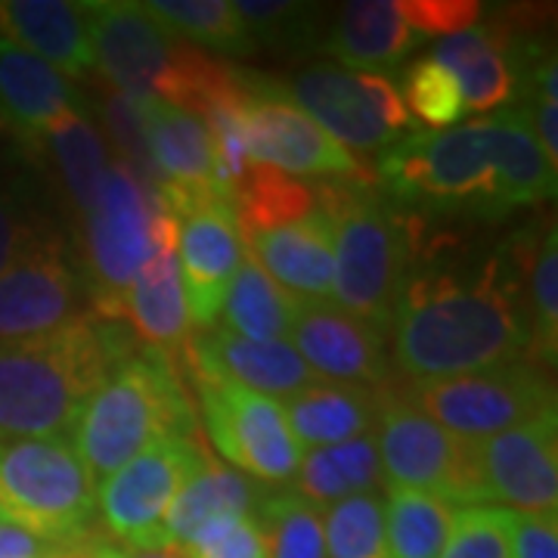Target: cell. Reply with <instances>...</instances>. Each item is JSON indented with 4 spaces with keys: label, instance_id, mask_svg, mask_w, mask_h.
Listing matches in <instances>:
<instances>
[{
    "label": "cell",
    "instance_id": "bcb514c9",
    "mask_svg": "<svg viewBox=\"0 0 558 558\" xmlns=\"http://www.w3.org/2000/svg\"><path fill=\"white\" fill-rule=\"evenodd\" d=\"M60 549L62 546L44 543V539L32 537L28 531H22L16 524L0 519V558H50Z\"/></svg>",
    "mask_w": 558,
    "mask_h": 558
},
{
    "label": "cell",
    "instance_id": "7a4b0ae2",
    "mask_svg": "<svg viewBox=\"0 0 558 558\" xmlns=\"http://www.w3.org/2000/svg\"><path fill=\"white\" fill-rule=\"evenodd\" d=\"M137 348L124 323L87 311L53 336L0 344V440L69 438L87 400Z\"/></svg>",
    "mask_w": 558,
    "mask_h": 558
},
{
    "label": "cell",
    "instance_id": "7402d4cb",
    "mask_svg": "<svg viewBox=\"0 0 558 558\" xmlns=\"http://www.w3.org/2000/svg\"><path fill=\"white\" fill-rule=\"evenodd\" d=\"M0 38L53 65L65 78L97 72L84 3L72 0H0Z\"/></svg>",
    "mask_w": 558,
    "mask_h": 558
},
{
    "label": "cell",
    "instance_id": "681fc988",
    "mask_svg": "<svg viewBox=\"0 0 558 558\" xmlns=\"http://www.w3.org/2000/svg\"><path fill=\"white\" fill-rule=\"evenodd\" d=\"M50 558H90L87 549H78V546H69V549H60V553H53Z\"/></svg>",
    "mask_w": 558,
    "mask_h": 558
},
{
    "label": "cell",
    "instance_id": "277c9868",
    "mask_svg": "<svg viewBox=\"0 0 558 558\" xmlns=\"http://www.w3.org/2000/svg\"><path fill=\"white\" fill-rule=\"evenodd\" d=\"M196 432L199 422L180 379L178 357L140 344L87 400L72 444L100 490L102 481L149 444L193 438Z\"/></svg>",
    "mask_w": 558,
    "mask_h": 558
},
{
    "label": "cell",
    "instance_id": "d6a6232c",
    "mask_svg": "<svg viewBox=\"0 0 558 558\" xmlns=\"http://www.w3.org/2000/svg\"><path fill=\"white\" fill-rule=\"evenodd\" d=\"M299 301L282 292L255 260H242L220 307L223 329L252 341H289Z\"/></svg>",
    "mask_w": 558,
    "mask_h": 558
},
{
    "label": "cell",
    "instance_id": "1f68e13d",
    "mask_svg": "<svg viewBox=\"0 0 558 558\" xmlns=\"http://www.w3.org/2000/svg\"><path fill=\"white\" fill-rule=\"evenodd\" d=\"M230 208L236 218L240 240H252L258 233H267V230H277V227L314 215L319 202L314 183H304L292 174H282L277 168L248 161L240 186L233 190Z\"/></svg>",
    "mask_w": 558,
    "mask_h": 558
},
{
    "label": "cell",
    "instance_id": "c3c4849f",
    "mask_svg": "<svg viewBox=\"0 0 558 558\" xmlns=\"http://www.w3.org/2000/svg\"><path fill=\"white\" fill-rule=\"evenodd\" d=\"M87 553H90V558H124V553H121V549H116V546H106V543L90 546Z\"/></svg>",
    "mask_w": 558,
    "mask_h": 558
},
{
    "label": "cell",
    "instance_id": "2e32d148",
    "mask_svg": "<svg viewBox=\"0 0 558 558\" xmlns=\"http://www.w3.org/2000/svg\"><path fill=\"white\" fill-rule=\"evenodd\" d=\"M484 502L519 515L558 512V413L478 440Z\"/></svg>",
    "mask_w": 558,
    "mask_h": 558
},
{
    "label": "cell",
    "instance_id": "ba28073f",
    "mask_svg": "<svg viewBox=\"0 0 558 558\" xmlns=\"http://www.w3.org/2000/svg\"><path fill=\"white\" fill-rule=\"evenodd\" d=\"M398 391L418 413L465 440L497 438L509 428L556 413L553 376L546 373V366L531 360H515L450 379H398Z\"/></svg>",
    "mask_w": 558,
    "mask_h": 558
},
{
    "label": "cell",
    "instance_id": "7c38bea8",
    "mask_svg": "<svg viewBox=\"0 0 558 558\" xmlns=\"http://www.w3.org/2000/svg\"><path fill=\"white\" fill-rule=\"evenodd\" d=\"M190 381L196 388L205 432L230 469L264 487L295 478L304 450L292 438L279 400L233 381Z\"/></svg>",
    "mask_w": 558,
    "mask_h": 558
},
{
    "label": "cell",
    "instance_id": "44dd1931",
    "mask_svg": "<svg viewBox=\"0 0 558 558\" xmlns=\"http://www.w3.org/2000/svg\"><path fill=\"white\" fill-rule=\"evenodd\" d=\"M78 106L84 94L75 81L0 38V131L32 159H38L44 131Z\"/></svg>",
    "mask_w": 558,
    "mask_h": 558
},
{
    "label": "cell",
    "instance_id": "f35d334b",
    "mask_svg": "<svg viewBox=\"0 0 558 558\" xmlns=\"http://www.w3.org/2000/svg\"><path fill=\"white\" fill-rule=\"evenodd\" d=\"M403 109L413 112L432 131H447L465 116V102L457 78L438 60L425 57L407 65L403 72Z\"/></svg>",
    "mask_w": 558,
    "mask_h": 558
},
{
    "label": "cell",
    "instance_id": "4fadbf2b",
    "mask_svg": "<svg viewBox=\"0 0 558 558\" xmlns=\"http://www.w3.org/2000/svg\"><path fill=\"white\" fill-rule=\"evenodd\" d=\"M196 435L156 440L102 481L97 509L109 537L131 549H156L161 521L205 457V444Z\"/></svg>",
    "mask_w": 558,
    "mask_h": 558
},
{
    "label": "cell",
    "instance_id": "f6af8a7d",
    "mask_svg": "<svg viewBox=\"0 0 558 558\" xmlns=\"http://www.w3.org/2000/svg\"><path fill=\"white\" fill-rule=\"evenodd\" d=\"M512 558H558V512L553 515L512 512Z\"/></svg>",
    "mask_w": 558,
    "mask_h": 558
},
{
    "label": "cell",
    "instance_id": "d6986e66",
    "mask_svg": "<svg viewBox=\"0 0 558 558\" xmlns=\"http://www.w3.org/2000/svg\"><path fill=\"white\" fill-rule=\"evenodd\" d=\"M178 233V220L168 211H159L153 220V258L140 267L119 307V323L128 326L137 344L165 351L171 357H178L193 332L180 282Z\"/></svg>",
    "mask_w": 558,
    "mask_h": 558
},
{
    "label": "cell",
    "instance_id": "603a6c76",
    "mask_svg": "<svg viewBox=\"0 0 558 558\" xmlns=\"http://www.w3.org/2000/svg\"><path fill=\"white\" fill-rule=\"evenodd\" d=\"M242 248L245 258L255 260L295 301L332 299V277H336L332 223L323 215V208L295 223L242 240Z\"/></svg>",
    "mask_w": 558,
    "mask_h": 558
},
{
    "label": "cell",
    "instance_id": "d590c367",
    "mask_svg": "<svg viewBox=\"0 0 558 558\" xmlns=\"http://www.w3.org/2000/svg\"><path fill=\"white\" fill-rule=\"evenodd\" d=\"M457 506L418 494V490H388L385 497V553L381 558H438Z\"/></svg>",
    "mask_w": 558,
    "mask_h": 558
},
{
    "label": "cell",
    "instance_id": "3957f363",
    "mask_svg": "<svg viewBox=\"0 0 558 558\" xmlns=\"http://www.w3.org/2000/svg\"><path fill=\"white\" fill-rule=\"evenodd\" d=\"M314 190L323 215L332 223V304L388 339L400 279L407 274L422 218L400 211L379 183L319 180Z\"/></svg>",
    "mask_w": 558,
    "mask_h": 558
},
{
    "label": "cell",
    "instance_id": "8fae6325",
    "mask_svg": "<svg viewBox=\"0 0 558 558\" xmlns=\"http://www.w3.org/2000/svg\"><path fill=\"white\" fill-rule=\"evenodd\" d=\"M282 90L354 156L379 153L410 128L400 90L385 75H363L323 62L301 69Z\"/></svg>",
    "mask_w": 558,
    "mask_h": 558
},
{
    "label": "cell",
    "instance_id": "9c48e42d",
    "mask_svg": "<svg viewBox=\"0 0 558 558\" xmlns=\"http://www.w3.org/2000/svg\"><path fill=\"white\" fill-rule=\"evenodd\" d=\"M376 428L385 490H418L459 509L487 506L478 440L459 438L418 413L398 391V381L388 385Z\"/></svg>",
    "mask_w": 558,
    "mask_h": 558
},
{
    "label": "cell",
    "instance_id": "e575fe53",
    "mask_svg": "<svg viewBox=\"0 0 558 558\" xmlns=\"http://www.w3.org/2000/svg\"><path fill=\"white\" fill-rule=\"evenodd\" d=\"M146 10L174 35L193 47H208L223 57L245 60L258 50L248 25L233 0H153Z\"/></svg>",
    "mask_w": 558,
    "mask_h": 558
},
{
    "label": "cell",
    "instance_id": "d4e9b609",
    "mask_svg": "<svg viewBox=\"0 0 558 558\" xmlns=\"http://www.w3.org/2000/svg\"><path fill=\"white\" fill-rule=\"evenodd\" d=\"M264 497H267L264 484L211 459V453L205 450L202 465L180 487V494L161 521L156 549H183L215 521L248 519L258 512Z\"/></svg>",
    "mask_w": 558,
    "mask_h": 558
},
{
    "label": "cell",
    "instance_id": "74e56055",
    "mask_svg": "<svg viewBox=\"0 0 558 558\" xmlns=\"http://www.w3.org/2000/svg\"><path fill=\"white\" fill-rule=\"evenodd\" d=\"M326 558H381L385 553V499L360 494L332 502L323 515Z\"/></svg>",
    "mask_w": 558,
    "mask_h": 558
},
{
    "label": "cell",
    "instance_id": "8d00e7d4",
    "mask_svg": "<svg viewBox=\"0 0 558 558\" xmlns=\"http://www.w3.org/2000/svg\"><path fill=\"white\" fill-rule=\"evenodd\" d=\"M270 558H326L323 509L295 490H274L255 512Z\"/></svg>",
    "mask_w": 558,
    "mask_h": 558
},
{
    "label": "cell",
    "instance_id": "ee69618b",
    "mask_svg": "<svg viewBox=\"0 0 558 558\" xmlns=\"http://www.w3.org/2000/svg\"><path fill=\"white\" fill-rule=\"evenodd\" d=\"M398 10L422 40L453 38L484 16V3L478 0H398Z\"/></svg>",
    "mask_w": 558,
    "mask_h": 558
},
{
    "label": "cell",
    "instance_id": "f546056e",
    "mask_svg": "<svg viewBox=\"0 0 558 558\" xmlns=\"http://www.w3.org/2000/svg\"><path fill=\"white\" fill-rule=\"evenodd\" d=\"M295 478V494L317 509H329L332 502L360 494H376L385 487L376 435L369 432L348 444L304 450Z\"/></svg>",
    "mask_w": 558,
    "mask_h": 558
},
{
    "label": "cell",
    "instance_id": "6da1fadb",
    "mask_svg": "<svg viewBox=\"0 0 558 558\" xmlns=\"http://www.w3.org/2000/svg\"><path fill=\"white\" fill-rule=\"evenodd\" d=\"M388 341L400 381L450 379L527 360V311L509 248L472 258L453 236L418 230Z\"/></svg>",
    "mask_w": 558,
    "mask_h": 558
},
{
    "label": "cell",
    "instance_id": "484cf974",
    "mask_svg": "<svg viewBox=\"0 0 558 558\" xmlns=\"http://www.w3.org/2000/svg\"><path fill=\"white\" fill-rule=\"evenodd\" d=\"M418 40L400 16L398 0H351L339 7L319 50L339 62V69L381 75V69H398Z\"/></svg>",
    "mask_w": 558,
    "mask_h": 558
},
{
    "label": "cell",
    "instance_id": "9a60e30c",
    "mask_svg": "<svg viewBox=\"0 0 558 558\" xmlns=\"http://www.w3.org/2000/svg\"><path fill=\"white\" fill-rule=\"evenodd\" d=\"M84 13L97 75L137 106L156 100V81L178 38L146 10V3L134 0H90L84 3Z\"/></svg>",
    "mask_w": 558,
    "mask_h": 558
},
{
    "label": "cell",
    "instance_id": "30bf717a",
    "mask_svg": "<svg viewBox=\"0 0 558 558\" xmlns=\"http://www.w3.org/2000/svg\"><path fill=\"white\" fill-rule=\"evenodd\" d=\"M242 143L252 165H267L292 178L379 183L376 168L344 149L317 121L307 119L277 81L255 75L242 112Z\"/></svg>",
    "mask_w": 558,
    "mask_h": 558
},
{
    "label": "cell",
    "instance_id": "e0dca14e",
    "mask_svg": "<svg viewBox=\"0 0 558 558\" xmlns=\"http://www.w3.org/2000/svg\"><path fill=\"white\" fill-rule=\"evenodd\" d=\"M289 344L319 379L376 388L398 381L388 339L332 301H299Z\"/></svg>",
    "mask_w": 558,
    "mask_h": 558
},
{
    "label": "cell",
    "instance_id": "7bdbcfd3",
    "mask_svg": "<svg viewBox=\"0 0 558 558\" xmlns=\"http://www.w3.org/2000/svg\"><path fill=\"white\" fill-rule=\"evenodd\" d=\"M174 553L180 558H270L255 515L215 521L193 543Z\"/></svg>",
    "mask_w": 558,
    "mask_h": 558
},
{
    "label": "cell",
    "instance_id": "ffe728a7",
    "mask_svg": "<svg viewBox=\"0 0 558 558\" xmlns=\"http://www.w3.org/2000/svg\"><path fill=\"white\" fill-rule=\"evenodd\" d=\"M180 282L193 329L218 326L227 289L245 260L233 208L227 202L205 205L180 220Z\"/></svg>",
    "mask_w": 558,
    "mask_h": 558
},
{
    "label": "cell",
    "instance_id": "4316f807",
    "mask_svg": "<svg viewBox=\"0 0 558 558\" xmlns=\"http://www.w3.org/2000/svg\"><path fill=\"white\" fill-rule=\"evenodd\" d=\"M38 159H47L50 165L62 202L78 227L81 220L90 215L94 202L100 196L102 180L112 168V156L94 124L87 100L78 109L62 112L60 119L44 131Z\"/></svg>",
    "mask_w": 558,
    "mask_h": 558
},
{
    "label": "cell",
    "instance_id": "83f0119b",
    "mask_svg": "<svg viewBox=\"0 0 558 558\" xmlns=\"http://www.w3.org/2000/svg\"><path fill=\"white\" fill-rule=\"evenodd\" d=\"M490 124V156H494V202L490 215H509L515 208L543 205L556 196V168L546 161L531 124L519 106H506L497 116H487Z\"/></svg>",
    "mask_w": 558,
    "mask_h": 558
},
{
    "label": "cell",
    "instance_id": "b9f144b4",
    "mask_svg": "<svg viewBox=\"0 0 558 558\" xmlns=\"http://www.w3.org/2000/svg\"><path fill=\"white\" fill-rule=\"evenodd\" d=\"M242 22L248 25L252 38L301 50L311 38H317L314 25L319 20V7L292 3V0H233Z\"/></svg>",
    "mask_w": 558,
    "mask_h": 558
},
{
    "label": "cell",
    "instance_id": "5b68a950",
    "mask_svg": "<svg viewBox=\"0 0 558 558\" xmlns=\"http://www.w3.org/2000/svg\"><path fill=\"white\" fill-rule=\"evenodd\" d=\"M0 519L62 549L87 537L97 484L72 438L0 440Z\"/></svg>",
    "mask_w": 558,
    "mask_h": 558
},
{
    "label": "cell",
    "instance_id": "52a82bcc",
    "mask_svg": "<svg viewBox=\"0 0 558 558\" xmlns=\"http://www.w3.org/2000/svg\"><path fill=\"white\" fill-rule=\"evenodd\" d=\"M161 211L159 199L131 171L112 161L90 215L75 227L78 264L87 314L119 323L124 292L153 258V220Z\"/></svg>",
    "mask_w": 558,
    "mask_h": 558
},
{
    "label": "cell",
    "instance_id": "ac0fdd59",
    "mask_svg": "<svg viewBox=\"0 0 558 558\" xmlns=\"http://www.w3.org/2000/svg\"><path fill=\"white\" fill-rule=\"evenodd\" d=\"M190 379L233 381L248 391L286 400L319 379L289 341H252L223 326L193 329L178 354Z\"/></svg>",
    "mask_w": 558,
    "mask_h": 558
},
{
    "label": "cell",
    "instance_id": "ab89813d",
    "mask_svg": "<svg viewBox=\"0 0 558 558\" xmlns=\"http://www.w3.org/2000/svg\"><path fill=\"white\" fill-rule=\"evenodd\" d=\"M438 558H512V512L499 506H462Z\"/></svg>",
    "mask_w": 558,
    "mask_h": 558
},
{
    "label": "cell",
    "instance_id": "4dcf8cb0",
    "mask_svg": "<svg viewBox=\"0 0 558 558\" xmlns=\"http://www.w3.org/2000/svg\"><path fill=\"white\" fill-rule=\"evenodd\" d=\"M432 60H438L457 78L465 112L487 116L512 97V69L487 22H478L453 38H440Z\"/></svg>",
    "mask_w": 558,
    "mask_h": 558
},
{
    "label": "cell",
    "instance_id": "7dc6e473",
    "mask_svg": "<svg viewBox=\"0 0 558 558\" xmlns=\"http://www.w3.org/2000/svg\"><path fill=\"white\" fill-rule=\"evenodd\" d=\"M124 553V549H121ZM124 558H180L174 549H134V553H124Z\"/></svg>",
    "mask_w": 558,
    "mask_h": 558
},
{
    "label": "cell",
    "instance_id": "836d02e7",
    "mask_svg": "<svg viewBox=\"0 0 558 558\" xmlns=\"http://www.w3.org/2000/svg\"><path fill=\"white\" fill-rule=\"evenodd\" d=\"M87 109H94V124L106 140V149L116 165L124 171H131L134 178L156 196L161 186L159 171L149 156V143H146V128H143V116H140L137 102H131L119 87H112L102 75H90L84 78L81 87Z\"/></svg>",
    "mask_w": 558,
    "mask_h": 558
},
{
    "label": "cell",
    "instance_id": "cb8c5ba5",
    "mask_svg": "<svg viewBox=\"0 0 558 558\" xmlns=\"http://www.w3.org/2000/svg\"><path fill=\"white\" fill-rule=\"evenodd\" d=\"M385 395L388 385L317 379L299 395L279 400V407L301 450H317L369 435L379 425Z\"/></svg>",
    "mask_w": 558,
    "mask_h": 558
},
{
    "label": "cell",
    "instance_id": "60d3db41",
    "mask_svg": "<svg viewBox=\"0 0 558 558\" xmlns=\"http://www.w3.org/2000/svg\"><path fill=\"white\" fill-rule=\"evenodd\" d=\"M53 227L28 183L0 186V277Z\"/></svg>",
    "mask_w": 558,
    "mask_h": 558
},
{
    "label": "cell",
    "instance_id": "f1b7e54d",
    "mask_svg": "<svg viewBox=\"0 0 558 558\" xmlns=\"http://www.w3.org/2000/svg\"><path fill=\"white\" fill-rule=\"evenodd\" d=\"M521 277V295L527 311V360L556 366L558 354V236L556 218L537 220L506 245Z\"/></svg>",
    "mask_w": 558,
    "mask_h": 558
},
{
    "label": "cell",
    "instance_id": "8992f818",
    "mask_svg": "<svg viewBox=\"0 0 558 558\" xmlns=\"http://www.w3.org/2000/svg\"><path fill=\"white\" fill-rule=\"evenodd\" d=\"M381 193L407 205H478L490 215L494 156L487 116L447 131H403L391 140L376 168Z\"/></svg>",
    "mask_w": 558,
    "mask_h": 558
},
{
    "label": "cell",
    "instance_id": "5bb4252c",
    "mask_svg": "<svg viewBox=\"0 0 558 558\" xmlns=\"http://www.w3.org/2000/svg\"><path fill=\"white\" fill-rule=\"evenodd\" d=\"M84 282L72 242L50 230L0 277V344L44 339L81 317Z\"/></svg>",
    "mask_w": 558,
    "mask_h": 558
}]
</instances>
